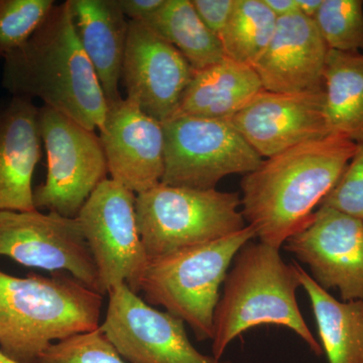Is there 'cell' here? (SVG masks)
I'll return each mask as SVG.
<instances>
[{"mask_svg":"<svg viewBox=\"0 0 363 363\" xmlns=\"http://www.w3.org/2000/svg\"><path fill=\"white\" fill-rule=\"evenodd\" d=\"M166 0H117L121 11L128 21L143 23L157 13Z\"/></svg>","mask_w":363,"mask_h":363,"instance_id":"29","label":"cell"},{"mask_svg":"<svg viewBox=\"0 0 363 363\" xmlns=\"http://www.w3.org/2000/svg\"><path fill=\"white\" fill-rule=\"evenodd\" d=\"M0 257L25 267L70 272L99 293L96 264L76 218L37 209L0 211Z\"/></svg>","mask_w":363,"mask_h":363,"instance_id":"10","label":"cell"},{"mask_svg":"<svg viewBox=\"0 0 363 363\" xmlns=\"http://www.w3.org/2000/svg\"><path fill=\"white\" fill-rule=\"evenodd\" d=\"M240 193L160 183L136 195L138 233L149 260L221 240L247 225Z\"/></svg>","mask_w":363,"mask_h":363,"instance_id":"6","label":"cell"},{"mask_svg":"<svg viewBox=\"0 0 363 363\" xmlns=\"http://www.w3.org/2000/svg\"><path fill=\"white\" fill-rule=\"evenodd\" d=\"M324 90L325 116L331 135L363 143V52L329 50Z\"/></svg>","mask_w":363,"mask_h":363,"instance_id":"21","label":"cell"},{"mask_svg":"<svg viewBox=\"0 0 363 363\" xmlns=\"http://www.w3.org/2000/svg\"><path fill=\"white\" fill-rule=\"evenodd\" d=\"M328 52L314 20L296 13L279 18L271 42L252 67L269 92H320Z\"/></svg>","mask_w":363,"mask_h":363,"instance_id":"16","label":"cell"},{"mask_svg":"<svg viewBox=\"0 0 363 363\" xmlns=\"http://www.w3.org/2000/svg\"><path fill=\"white\" fill-rule=\"evenodd\" d=\"M0 363H18L14 362V360L11 359V358L7 357L1 350H0Z\"/></svg>","mask_w":363,"mask_h":363,"instance_id":"32","label":"cell"},{"mask_svg":"<svg viewBox=\"0 0 363 363\" xmlns=\"http://www.w3.org/2000/svg\"><path fill=\"white\" fill-rule=\"evenodd\" d=\"M313 20L329 50L363 51L362 0H323Z\"/></svg>","mask_w":363,"mask_h":363,"instance_id":"24","label":"cell"},{"mask_svg":"<svg viewBox=\"0 0 363 363\" xmlns=\"http://www.w3.org/2000/svg\"><path fill=\"white\" fill-rule=\"evenodd\" d=\"M40 138L47 154V177L33 189L37 210L76 218L93 191L107 179L101 140L68 116L43 105Z\"/></svg>","mask_w":363,"mask_h":363,"instance_id":"8","label":"cell"},{"mask_svg":"<svg viewBox=\"0 0 363 363\" xmlns=\"http://www.w3.org/2000/svg\"><path fill=\"white\" fill-rule=\"evenodd\" d=\"M233 262L215 309L212 357L220 360L231 341L262 324L293 330L320 357L321 344L298 309L296 292L301 281L296 262L286 264L279 250L252 240L240 248Z\"/></svg>","mask_w":363,"mask_h":363,"instance_id":"4","label":"cell"},{"mask_svg":"<svg viewBox=\"0 0 363 363\" xmlns=\"http://www.w3.org/2000/svg\"><path fill=\"white\" fill-rule=\"evenodd\" d=\"M262 90L252 66L224 57L218 63L194 71L176 116L229 121Z\"/></svg>","mask_w":363,"mask_h":363,"instance_id":"19","label":"cell"},{"mask_svg":"<svg viewBox=\"0 0 363 363\" xmlns=\"http://www.w3.org/2000/svg\"><path fill=\"white\" fill-rule=\"evenodd\" d=\"M104 296L63 272L26 278L0 269V350L18 363H38L55 341L95 330Z\"/></svg>","mask_w":363,"mask_h":363,"instance_id":"3","label":"cell"},{"mask_svg":"<svg viewBox=\"0 0 363 363\" xmlns=\"http://www.w3.org/2000/svg\"><path fill=\"white\" fill-rule=\"evenodd\" d=\"M2 86L11 96L40 98L88 130H101L108 104L79 39L70 0L55 4L32 37L4 59Z\"/></svg>","mask_w":363,"mask_h":363,"instance_id":"2","label":"cell"},{"mask_svg":"<svg viewBox=\"0 0 363 363\" xmlns=\"http://www.w3.org/2000/svg\"><path fill=\"white\" fill-rule=\"evenodd\" d=\"M320 206L331 208L363 222V143L358 145L345 171Z\"/></svg>","mask_w":363,"mask_h":363,"instance_id":"27","label":"cell"},{"mask_svg":"<svg viewBox=\"0 0 363 363\" xmlns=\"http://www.w3.org/2000/svg\"><path fill=\"white\" fill-rule=\"evenodd\" d=\"M295 1L298 13L309 18H314L319 11L323 0H295Z\"/></svg>","mask_w":363,"mask_h":363,"instance_id":"31","label":"cell"},{"mask_svg":"<svg viewBox=\"0 0 363 363\" xmlns=\"http://www.w3.org/2000/svg\"><path fill=\"white\" fill-rule=\"evenodd\" d=\"M194 70L173 45L130 21L123 76L126 99L161 123L176 116Z\"/></svg>","mask_w":363,"mask_h":363,"instance_id":"13","label":"cell"},{"mask_svg":"<svg viewBox=\"0 0 363 363\" xmlns=\"http://www.w3.org/2000/svg\"><path fill=\"white\" fill-rule=\"evenodd\" d=\"M262 1L278 20L298 13L295 0H262Z\"/></svg>","mask_w":363,"mask_h":363,"instance_id":"30","label":"cell"},{"mask_svg":"<svg viewBox=\"0 0 363 363\" xmlns=\"http://www.w3.org/2000/svg\"><path fill=\"white\" fill-rule=\"evenodd\" d=\"M297 267L301 286L311 301L313 313L328 363H363V300L339 301Z\"/></svg>","mask_w":363,"mask_h":363,"instance_id":"20","label":"cell"},{"mask_svg":"<svg viewBox=\"0 0 363 363\" xmlns=\"http://www.w3.org/2000/svg\"><path fill=\"white\" fill-rule=\"evenodd\" d=\"M135 198L124 186L105 179L76 217L96 264L102 296L121 284L140 292L149 259L136 223Z\"/></svg>","mask_w":363,"mask_h":363,"instance_id":"9","label":"cell"},{"mask_svg":"<svg viewBox=\"0 0 363 363\" xmlns=\"http://www.w3.org/2000/svg\"><path fill=\"white\" fill-rule=\"evenodd\" d=\"M100 328L128 363H231L199 352L181 319L155 309L125 284L108 294Z\"/></svg>","mask_w":363,"mask_h":363,"instance_id":"11","label":"cell"},{"mask_svg":"<svg viewBox=\"0 0 363 363\" xmlns=\"http://www.w3.org/2000/svg\"><path fill=\"white\" fill-rule=\"evenodd\" d=\"M55 4L54 0H0V59L20 49Z\"/></svg>","mask_w":363,"mask_h":363,"instance_id":"25","label":"cell"},{"mask_svg":"<svg viewBox=\"0 0 363 363\" xmlns=\"http://www.w3.org/2000/svg\"><path fill=\"white\" fill-rule=\"evenodd\" d=\"M143 23L173 45L194 71L218 63L225 57L220 40L203 23L192 0H166Z\"/></svg>","mask_w":363,"mask_h":363,"instance_id":"22","label":"cell"},{"mask_svg":"<svg viewBox=\"0 0 363 363\" xmlns=\"http://www.w3.org/2000/svg\"><path fill=\"white\" fill-rule=\"evenodd\" d=\"M278 18L262 0H236L218 39L227 58L253 66L276 32Z\"/></svg>","mask_w":363,"mask_h":363,"instance_id":"23","label":"cell"},{"mask_svg":"<svg viewBox=\"0 0 363 363\" xmlns=\"http://www.w3.org/2000/svg\"><path fill=\"white\" fill-rule=\"evenodd\" d=\"M99 133L112 180L135 195L161 183L164 172L162 123L121 97L108 104Z\"/></svg>","mask_w":363,"mask_h":363,"instance_id":"15","label":"cell"},{"mask_svg":"<svg viewBox=\"0 0 363 363\" xmlns=\"http://www.w3.org/2000/svg\"><path fill=\"white\" fill-rule=\"evenodd\" d=\"M253 238L247 225L221 240L149 260L140 288L145 302L187 323L198 341L212 340L220 286L236 253Z\"/></svg>","mask_w":363,"mask_h":363,"instance_id":"5","label":"cell"},{"mask_svg":"<svg viewBox=\"0 0 363 363\" xmlns=\"http://www.w3.org/2000/svg\"><path fill=\"white\" fill-rule=\"evenodd\" d=\"M164 172L162 184L213 190L227 176H243L264 159L227 119L177 116L162 123Z\"/></svg>","mask_w":363,"mask_h":363,"instance_id":"7","label":"cell"},{"mask_svg":"<svg viewBox=\"0 0 363 363\" xmlns=\"http://www.w3.org/2000/svg\"><path fill=\"white\" fill-rule=\"evenodd\" d=\"M38 363H128L100 326L52 343Z\"/></svg>","mask_w":363,"mask_h":363,"instance_id":"26","label":"cell"},{"mask_svg":"<svg viewBox=\"0 0 363 363\" xmlns=\"http://www.w3.org/2000/svg\"><path fill=\"white\" fill-rule=\"evenodd\" d=\"M229 121L262 159L331 135L325 116V90H262Z\"/></svg>","mask_w":363,"mask_h":363,"instance_id":"14","label":"cell"},{"mask_svg":"<svg viewBox=\"0 0 363 363\" xmlns=\"http://www.w3.org/2000/svg\"><path fill=\"white\" fill-rule=\"evenodd\" d=\"M283 247L304 262L325 291L341 301L363 300V222L320 206Z\"/></svg>","mask_w":363,"mask_h":363,"instance_id":"12","label":"cell"},{"mask_svg":"<svg viewBox=\"0 0 363 363\" xmlns=\"http://www.w3.org/2000/svg\"><path fill=\"white\" fill-rule=\"evenodd\" d=\"M192 4L203 23L218 37L233 14L236 0H192Z\"/></svg>","mask_w":363,"mask_h":363,"instance_id":"28","label":"cell"},{"mask_svg":"<svg viewBox=\"0 0 363 363\" xmlns=\"http://www.w3.org/2000/svg\"><path fill=\"white\" fill-rule=\"evenodd\" d=\"M79 39L94 67L107 104L121 99L130 21L117 0H70Z\"/></svg>","mask_w":363,"mask_h":363,"instance_id":"18","label":"cell"},{"mask_svg":"<svg viewBox=\"0 0 363 363\" xmlns=\"http://www.w3.org/2000/svg\"><path fill=\"white\" fill-rule=\"evenodd\" d=\"M39 107L11 96L0 104V211H33V177L42 157Z\"/></svg>","mask_w":363,"mask_h":363,"instance_id":"17","label":"cell"},{"mask_svg":"<svg viewBox=\"0 0 363 363\" xmlns=\"http://www.w3.org/2000/svg\"><path fill=\"white\" fill-rule=\"evenodd\" d=\"M357 143L329 135L264 160L241 180V206L260 242L279 250L335 186Z\"/></svg>","mask_w":363,"mask_h":363,"instance_id":"1","label":"cell"}]
</instances>
